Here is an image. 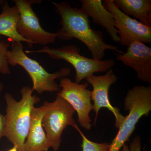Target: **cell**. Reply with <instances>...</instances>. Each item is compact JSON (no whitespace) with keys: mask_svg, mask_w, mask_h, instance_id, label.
Returning a JSON list of instances; mask_svg holds the SVG:
<instances>
[{"mask_svg":"<svg viewBox=\"0 0 151 151\" xmlns=\"http://www.w3.org/2000/svg\"><path fill=\"white\" fill-rule=\"evenodd\" d=\"M52 3L60 16L62 26L56 33L57 38L63 40L77 39L87 47L92 58L97 60H103L107 50L123 52L117 47L105 43L103 33L92 28L89 16L82 9L73 7L66 2Z\"/></svg>","mask_w":151,"mask_h":151,"instance_id":"1","label":"cell"},{"mask_svg":"<svg viewBox=\"0 0 151 151\" xmlns=\"http://www.w3.org/2000/svg\"><path fill=\"white\" fill-rule=\"evenodd\" d=\"M22 99L17 101L9 93H6V124L3 137H5L19 151H23V147L29 132L32 113L34 105L40 101V97L32 95V88L22 87Z\"/></svg>","mask_w":151,"mask_h":151,"instance_id":"2","label":"cell"},{"mask_svg":"<svg viewBox=\"0 0 151 151\" xmlns=\"http://www.w3.org/2000/svg\"><path fill=\"white\" fill-rule=\"evenodd\" d=\"M124 104V109L129 113L124 116L118 134L109 144L108 151H120L129 140L141 117L149 116L151 111V86H134L127 92Z\"/></svg>","mask_w":151,"mask_h":151,"instance_id":"3","label":"cell"},{"mask_svg":"<svg viewBox=\"0 0 151 151\" xmlns=\"http://www.w3.org/2000/svg\"><path fill=\"white\" fill-rule=\"evenodd\" d=\"M9 65H19L26 70L33 82V91L39 94L43 92L60 91L56 79L66 77L70 74L68 68H62L54 73H49L37 61L30 58L25 54L21 43L12 42V49L7 52Z\"/></svg>","mask_w":151,"mask_h":151,"instance_id":"4","label":"cell"},{"mask_svg":"<svg viewBox=\"0 0 151 151\" xmlns=\"http://www.w3.org/2000/svg\"><path fill=\"white\" fill-rule=\"evenodd\" d=\"M80 52V48L74 45H65L57 48L45 46L38 50L25 51L28 54L46 53L53 59L63 60L69 63L75 69V82L78 84L95 73L107 72L116 64L113 59L97 60L81 55Z\"/></svg>","mask_w":151,"mask_h":151,"instance_id":"5","label":"cell"},{"mask_svg":"<svg viewBox=\"0 0 151 151\" xmlns=\"http://www.w3.org/2000/svg\"><path fill=\"white\" fill-rule=\"evenodd\" d=\"M45 112L42 120L43 129L50 147L58 151L61 143L63 132L68 126L77 125L73 119L75 111L67 101L57 96L53 102H44Z\"/></svg>","mask_w":151,"mask_h":151,"instance_id":"6","label":"cell"},{"mask_svg":"<svg viewBox=\"0 0 151 151\" xmlns=\"http://www.w3.org/2000/svg\"><path fill=\"white\" fill-rule=\"evenodd\" d=\"M19 13L17 31L24 38L33 44L46 45L55 42L56 33L46 31L42 27L39 19L33 10L34 4H40V0H13Z\"/></svg>","mask_w":151,"mask_h":151,"instance_id":"7","label":"cell"},{"mask_svg":"<svg viewBox=\"0 0 151 151\" xmlns=\"http://www.w3.org/2000/svg\"><path fill=\"white\" fill-rule=\"evenodd\" d=\"M62 89L57 94L67 101L76 111L78 122L81 127L89 131L92 127L89 113L93 110L91 102L92 91L87 89L88 83L79 84L64 77L60 79Z\"/></svg>","mask_w":151,"mask_h":151,"instance_id":"8","label":"cell"},{"mask_svg":"<svg viewBox=\"0 0 151 151\" xmlns=\"http://www.w3.org/2000/svg\"><path fill=\"white\" fill-rule=\"evenodd\" d=\"M103 4L113 14L122 46L128 47L136 41L151 43V27L122 12L114 5L113 0H104Z\"/></svg>","mask_w":151,"mask_h":151,"instance_id":"9","label":"cell"},{"mask_svg":"<svg viewBox=\"0 0 151 151\" xmlns=\"http://www.w3.org/2000/svg\"><path fill=\"white\" fill-rule=\"evenodd\" d=\"M118 79L112 68L108 70L104 75L97 76L93 74L86 78L87 83L91 84L93 88L91 100L94 103L93 110L96 114L94 124L97 121L100 109L104 108L111 111L115 116V126L116 128L119 129L122 125L124 116L120 113V109L111 105L109 96L110 87L116 83Z\"/></svg>","mask_w":151,"mask_h":151,"instance_id":"10","label":"cell"},{"mask_svg":"<svg viewBox=\"0 0 151 151\" xmlns=\"http://www.w3.org/2000/svg\"><path fill=\"white\" fill-rule=\"evenodd\" d=\"M117 60L134 69L139 79L151 83V48L145 44L134 42L127 51L117 54Z\"/></svg>","mask_w":151,"mask_h":151,"instance_id":"11","label":"cell"},{"mask_svg":"<svg viewBox=\"0 0 151 151\" xmlns=\"http://www.w3.org/2000/svg\"><path fill=\"white\" fill-rule=\"evenodd\" d=\"M81 8L93 19L94 23L105 29L113 41L120 43L113 14L105 8L101 0H81Z\"/></svg>","mask_w":151,"mask_h":151,"instance_id":"12","label":"cell"},{"mask_svg":"<svg viewBox=\"0 0 151 151\" xmlns=\"http://www.w3.org/2000/svg\"><path fill=\"white\" fill-rule=\"evenodd\" d=\"M45 110L43 105L33 108L29 132L24 145L23 151H48L50 148L42 125Z\"/></svg>","mask_w":151,"mask_h":151,"instance_id":"13","label":"cell"},{"mask_svg":"<svg viewBox=\"0 0 151 151\" xmlns=\"http://www.w3.org/2000/svg\"><path fill=\"white\" fill-rule=\"evenodd\" d=\"M19 18V13L16 6L11 7L7 1L4 3L0 14V35L7 37L12 42H26L28 47L32 48L33 44L22 37L17 31V24Z\"/></svg>","mask_w":151,"mask_h":151,"instance_id":"14","label":"cell"},{"mask_svg":"<svg viewBox=\"0 0 151 151\" xmlns=\"http://www.w3.org/2000/svg\"><path fill=\"white\" fill-rule=\"evenodd\" d=\"M125 14L133 17L143 24L151 27V0H113Z\"/></svg>","mask_w":151,"mask_h":151,"instance_id":"15","label":"cell"},{"mask_svg":"<svg viewBox=\"0 0 151 151\" xmlns=\"http://www.w3.org/2000/svg\"><path fill=\"white\" fill-rule=\"evenodd\" d=\"M74 128L79 132L82 138L81 145L82 151H108L109 147L108 143H98L92 142L86 137L77 125Z\"/></svg>","mask_w":151,"mask_h":151,"instance_id":"16","label":"cell"},{"mask_svg":"<svg viewBox=\"0 0 151 151\" xmlns=\"http://www.w3.org/2000/svg\"><path fill=\"white\" fill-rule=\"evenodd\" d=\"M10 45L9 42L2 40L0 35V73L2 74L11 73L7 60V52Z\"/></svg>","mask_w":151,"mask_h":151,"instance_id":"17","label":"cell"},{"mask_svg":"<svg viewBox=\"0 0 151 151\" xmlns=\"http://www.w3.org/2000/svg\"><path fill=\"white\" fill-rule=\"evenodd\" d=\"M140 146H141L140 138L137 136L132 141L129 146L126 144L124 145L122 147V151H137Z\"/></svg>","mask_w":151,"mask_h":151,"instance_id":"18","label":"cell"},{"mask_svg":"<svg viewBox=\"0 0 151 151\" xmlns=\"http://www.w3.org/2000/svg\"><path fill=\"white\" fill-rule=\"evenodd\" d=\"M3 89V83H0V96ZM6 118L5 116H4L0 113V139L3 137L4 131L5 128Z\"/></svg>","mask_w":151,"mask_h":151,"instance_id":"19","label":"cell"},{"mask_svg":"<svg viewBox=\"0 0 151 151\" xmlns=\"http://www.w3.org/2000/svg\"><path fill=\"white\" fill-rule=\"evenodd\" d=\"M7 151H19V150H18L17 147L16 146H14V147H13L12 148L9 149V150Z\"/></svg>","mask_w":151,"mask_h":151,"instance_id":"20","label":"cell"},{"mask_svg":"<svg viewBox=\"0 0 151 151\" xmlns=\"http://www.w3.org/2000/svg\"><path fill=\"white\" fill-rule=\"evenodd\" d=\"M6 1H3V0H0V5H3L4 3Z\"/></svg>","mask_w":151,"mask_h":151,"instance_id":"21","label":"cell"},{"mask_svg":"<svg viewBox=\"0 0 151 151\" xmlns=\"http://www.w3.org/2000/svg\"><path fill=\"white\" fill-rule=\"evenodd\" d=\"M137 151H141V146H140L137 149Z\"/></svg>","mask_w":151,"mask_h":151,"instance_id":"22","label":"cell"}]
</instances>
